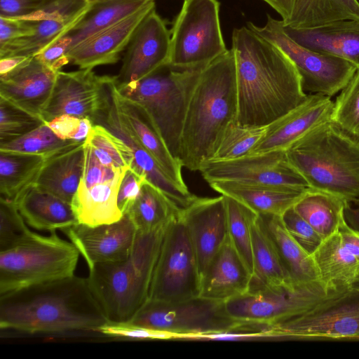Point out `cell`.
<instances>
[{"instance_id":"cell-1","label":"cell","mask_w":359,"mask_h":359,"mask_svg":"<svg viewBox=\"0 0 359 359\" xmlns=\"http://www.w3.org/2000/svg\"><path fill=\"white\" fill-rule=\"evenodd\" d=\"M238 113L243 126L266 127L306 97L292 61L248 27L233 29Z\"/></svg>"},{"instance_id":"cell-2","label":"cell","mask_w":359,"mask_h":359,"mask_svg":"<svg viewBox=\"0 0 359 359\" xmlns=\"http://www.w3.org/2000/svg\"><path fill=\"white\" fill-rule=\"evenodd\" d=\"M108 321L87 277L74 275L0 297V329L27 334L96 332Z\"/></svg>"},{"instance_id":"cell-3","label":"cell","mask_w":359,"mask_h":359,"mask_svg":"<svg viewBox=\"0 0 359 359\" xmlns=\"http://www.w3.org/2000/svg\"><path fill=\"white\" fill-rule=\"evenodd\" d=\"M237 113L236 61L230 49L203 68L192 92L180 140L182 166L196 171L212 158Z\"/></svg>"},{"instance_id":"cell-4","label":"cell","mask_w":359,"mask_h":359,"mask_svg":"<svg viewBox=\"0 0 359 359\" xmlns=\"http://www.w3.org/2000/svg\"><path fill=\"white\" fill-rule=\"evenodd\" d=\"M285 154L309 189L359 205V140L334 122L314 127Z\"/></svg>"},{"instance_id":"cell-5","label":"cell","mask_w":359,"mask_h":359,"mask_svg":"<svg viewBox=\"0 0 359 359\" xmlns=\"http://www.w3.org/2000/svg\"><path fill=\"white\" fill-rule=\"evenodd\" d=\"M168 224L150 231H137L131 253L126 259L88 268L89 285L108 321L130 320L149 299L154 269Z\"/></svg>"},{"instance_id":"cell-6","label":"cell","mask_w":359,"mask_h":359,"mask_svg":"<svg viewBox=\"0 0 359 359\" xmlns=\"http://www.w3.org/2000/svg\"><path fill=\"white\" fill-rule=\"evenodd\" d=\"M205 67L180 68L168 64L135 83L122 88L116 86L120 93L145 109L170 152L179 161L189 102Z\"/></svg>"},{"instance_id":"cell-7","label":"cell","mask_w":359,"mask_h":359,"mask_svg":"<svg viewBox=\"0 0 359 359\" xmlns=\"http://www.w3.org/2000/svg\"><path fill=\"white\" fill-rule=\"evenodd\" d=\"M258 339L359 341V280L334 289L305 311L280 322L255 324Z\"/></svg>"},{"instance_id":"cell-8","label":"cell","mask_w":359,"mask_h":359,"mask_svg":"<svg viewBox=\"0 0 359 359\" xmlns=\"http://www.w3.org/2000/svg\"><path fill=\"white\" fill-rule=\"evenodd\" d=\"M80 252L55 231L36 232L25 241L0 251V297L72 276Z\"/></svg>"},{"instance_id":"cell-9","label":"cell","mask_w":359,"mask_h":359,"mask_svg":"<svg viewBox=\"0 0 359 359\" xmlns=\"http://www.w3.org/2000/svg\"><path fill=\"white\" fill-rule=\"evenodd\" d=\"M128 322L171 339H193L229 332L241 323L227 314L224 302L200 297L175 303L148 299Z\"/></svg>"},{"instance_id":"cell-10","label":"cell","mask_w":359,"mask_h":359,"mask_svg":"<svg viewBox=\"0 0 359 359\" xmlns=\"http://www.w3.org/2000/svg\"><path fill=\"white\" fill-rule=\"evenodd\" d=\"M170 33L169 64L174 67H205L228 50L217 0H184Z\"/></svg>"},{"instance_id":"cell-11","label":"cell","mask_w":359,"mask_h":359,"mask_svg":"<svg viewBox=\"0 0 359 359\" xmlns=\"http://www.w3.org/2000/svg\"><path fill=\"white\" fill-rule=\"evenodd\" d=\"M180 214L165 232L151 280L150 300L175 303L199 297L198 262Z\"/></svg>"},{"instance_id":"cell-12","label":"cell","mask_w":359,"mask_h":359,"mask_svg":"<svg viewBox=\"0 0 359 359\" xmlns=\"http://www.w3.org/2000/svg\"><path fill=\"white\" fill-rule=\"evenodd\" d=\"M247 27L287 55L301 76L304 92L331 97L346 86L358 69L346 60L298 44L285 34L282 20L274 19L269 14L264 26L258 27L248 22Z\"/></svg>"},{"instance_id":"cell-13","label":"cell","mask_w":359,"mask_h":359,"mask_svg":"<svg viewBox=\"0 0 359 359\" xmlns=\"http://www.w3.org/2000/svg\"><path fill=\"white\" fill-rule=\"evenodd\" d=\"M330 290L320 280L291 282L278 287L250 288L225 302L224 307L227 314L236 321L270 325L305 311Z\"/></svg>"},{"instance_id":"cell-14","label":"cell","mask_w":359,"mask_h":359,"mask_svg":"<svg viewBox=\"0 0 359 359\" xmlns=\"http://www.w3.org/2000/svg\"><path fill=\"white\" fill-rule=\"evenodd\" d=\"M198 171L209 184L229 181L252 185L309 188L304 178L288 162L285 150L249 154L230 160L209 159Z\"/></svg>"},{"instance_id":"cell-15","label":"cell","mask_w":359,"mask_h":359,"mask_svg":"<svg viewBox=\"0 0 359 359\" xmlns=\"http://www.w3.org/2000/svg\"><path fill=\"white\" fill-rule=\"evenodd\" d=\"M171 33L153 8L141 21L126 49L119 72L118 88L135 83L169 64Z\"/></svg>"},{"instance_id":"cell-16","label":"cell","mask_w":359,"mask_h":359,"mask_svg":"<svg viewBox=\"0 0 359 359\" xmlns=\"http://www.w3.org/2000/svg\"><path fill=\"white\" fill-rule=\"evenodd\" d=\"M107 77L97 75L93 69L58 72L50 101L42 114L43 122L68 114L88 118L93 123L104 105Z\"/></svg>"},{"instance_id":"cell-17","label":"cell","mask_w":359,"mask_h":359,"mask_svg":"<svg viewBox=\"0 0 359 359\" xmlns=\"http://www.w3.org/2000/svg\"><path fill=\"white\" fill-rule=\"evenodd\" d=\"M114 78H111L107 91L104 105L93 122L100 124L121 140L129 148L133 156L130 168L144 175L147 180L160 189L180 208L188 206L196 197L187 187L177 184L161 168L153 156L149 154L135 139L117 109L112 91Z\"/></svg>"},{"instance_id":"cell-18","label":"cell","mask_w":359,"mask_h":359,"mask_svg":"<svg viewBox=\"0 0 359 359\" xmlns=\"http://www.w3.org/2000/svg\"><path fill=\"white\" fill-rule=\"evenodd\" d=\"M180 217L196 257L201 282L211 261L228 237L226 198L196 196Z\"/></svg>"},{"instance_id":"cell-19","label":"cell","mask_w":359,"mask_h":359,"mask_svg":"<svg viewBox=\"0 0 359 359\" xmlns=\"http://www.w3.org/2000/svg\"><path fill=\"white\" fill-rule=\"evenodd\" d=\"M62 231L78 249L88 268L126 259L137 233L127 215L110 224L90 226L77 223Z\"/></svg>"},{"instance_id":"cell-20","label":"cell","mask_w":359,"mask_h":359,"mask_svg":"<svg viewBox=\"0 0 359 359\" xmlns=\"http://www.w3.org/2000/svg\"><path fill=\"white\" fill-rule=\"evenodd\" d=\"M311 257L319 280L329 290L359 280V231L348 225L344 216Z\"/></svg>"},{"instance_id":"cell-21","label":"cell","mask_w":359,"mask_h":359,"mask_svg":"<svg viewBox=\"0 0 359 359\" xmlns=\"http://www.w3.org/2000/svg\"><path fill=\"white\" fill-rule=\"evenodd\" d=\"M333 106L330 97L307 95L300 104L267 126L250 154L285 151L314 127L331 121Z\"/></svg>"},{"instance_id":"cell-22","label":"cell","mask_w":359,"mask_h":359,"mask_svg":"<svg viewBox=\"0 0 359 359\" xmlns=\"http://www.w3.org/2000/svg\"><path fill=\"white\" fill-rule=\"evenodd\" d=\"M57 74L33 55L15 70L0 76V97L42 119Z\"/></svg>"},{"instance_id":"cell-23","label":"cell","mask_w":359,"mask_h":359,"mask_svg":"<svg viewBox=\"0 0 359 359\" xmlns=\"http://www.w3.org/2000/svg\"><path fill=\"white\" fill-rule=\"evenodd\" d=\"M155 8V1L117 23L90 36L68 53L70 63L80 69L117 62L144 18Z\"/></svg>"},{"instance_id":"cell-24","label":"cell","mask_w":359,"mask_h":359,"mask_svg":"<svg viewBox=\"0 0 359 359\" xmlns=\"http://www.w3.org/2000/svg\"><path fill=\"white\" fill-rule=\"evenodd\" d=\"M112 91L120 116L135 139L172 180L179 185L187 187L182 175L183 166L181 162L172 156L145 109L119 93L115 76Z\"/></svg>"},{"instance_id":"cell-25","label":"cell","mask_w":359,"mask_h":359,"mask_svg":"<svg viewBox=\"0 0 359 359\" xmlns=\"http://www.w3.org/2000/svg\"><path fill=\"white\" fill-rule=\"evenodd\" d=\"M252 279V275L228 236L201 279L199 297L225 302L248 292Z\"/></svg>"},{"instance_id":"cell-26","label":"cell","mask_w":359,"mask_h":359,"mask_svg":"<svg viewBox=\"0 0 359 359\" xmlns=\"http://www.w3.org/2000/svg\"><path fill=\"white\" fill-rule=\"evenodd\" d=\"M283 29L302 46L346 60L359 67V20H339L302 29L283 23Z\"/></svg>"},{"instance_id":"cell-27","label":"cell","mask_w":359,"mask_h":359,"mask_svg":"<svg viewBox=\"0 0 359 359\" xmlns=\"http://www.w3.org/2000/svg\"><path fill=\"white\" fill-rule=\"evenodd\" d=\"M212 189L243 204L257 215L282 216L307 192L309 188L252 185L229 181L209 183Z\"/></svg>"},{"instance_id":"cell-28","label":"cell","mask_w":359,"mask_h":359,"mask_svg":"<svg viewBox=\"0 0 359 359\" xmlns=\"http://www.w3.org/2000/svg\"><path fill=\"white\" fill-rule=\"evenodd\" d=\"M13 202L27 225L36 230L50 232L78 223L70 203L34 184Z\"/></svg>"},{"instance_id":"cell-29","label":"cell","mask_w":359,"mask_h":359,"mask_svg":"<svg viewBox=\"0 0 359 359\" xmlns=\"http://www.w3.org/2000/svg\"><path fill=\"white\" fill-rule=\"evenodd\" d=\"M250 226L253 259L250 288L278 287L295 282L285 267L261 217L253 211L250 215Z\"/></svg>"},{"instance_id":"cell-30","label":"cell","mask_w":359,"mask_h":359,"mask_svg":"<svg viewBox=\"0 0 359 359\" xmlns=\"http://www.w3.org/2000/svg\"><path fill=\"white\" fill-rule=\"evenodd\" d=\"M83 142L47 158L34 184L71 204L83 175Z\"/></svg>"},{"instance_id":"cell-31","label":"cell","mask_w":359,"mask_h":359,"mask_svg":"<svg viewBox=\"0 0 359 359\" xmlns=\"http://www.w3.org/2000/svg\"><path fill=\"white\" fill-rule=\"evenodd\" d=\"M121 180L90 187L79 184L71 203L79 224L95 226L115 222L123 217L117 203Z\"/></svg>"},{"instance_id":"cell-32","label":"cell","mask_w":359,"mask_h":359,"mask_svg":"<svg viewBox=\"0 0 359 359\" xmlns=\"http://www.w3.org/2000/svg\"><path fill=\"white\" fill-rule=\"evenodd\" d=\"M259 215L292 279L297 283L318 280V274L311 255L290 235L282 217L272 215Z\"/></svg>"},{"instance_id":"cell-33","label":"cell","mask_w":359,"mask_h":359,"mask_svg":"<svg viewBox=\"0 0 359 359\" xmlns=\"http://www.w3.org/2000/svg\"><path fill=\"white\" fill-rule=\"evenodd\" d=\"M154 1L101 0L92 4L83 18L67 33L72 39L71 49Z\"/></svg>"},{"instance_id":"cell-34","label":"cell","mask_w":359,"mask_h":359,"mask_svg":"<svg viewBox=\"0 0 359 359\" xmlns=\"http://www.w3.org/2000/svg\"><path fill=\"white\" fill-rule=\"evenodd\" d=\"M345 20H359L358 0H296L290 18L283 23L302 29Z\"/></svg>"},{"instance_id":"cell-35","label":"cell","mask_w":359,"mask_h":359,"mask_svg":"<svg viewBox=\"0 0 359 359\" xmlns=\"http://www.w3.org/2000/svg\"><path fill=\"white\" fill-rule=\"evenodd\" d=\"M180 208L157 187L146 181L127 215L137 231L147 232L168 225Z\"/></svg>"},{"instance_id":"cell-36","label":"cell","mask_w":359,"mask_h":359,"mask_svg":"<svg viewBox=\"0 0 359 359\" xmlns=\"http://www.w3.org/2000/svg\"><path fill=\"white\" fill-rule=\"evenodd\" d=\"M46 159L41 154L0 151L1 197L15 201L35 182Z\"/></svg>"},{"instance_id":"cell-37","label":"cell","mask_w":359,"mask_h":359,"mask_svg":"<svg viewBox=\"0 0 359 359\" xmlns=\"http://www.w3.org/2000/svg\"><path fill=\"white\" fill-rule=\"evenodd\" d=\"M347 203L334 195L309 188L293 208L324 239L339 225Z\"/></svg>"},{"instance_id":"cell-38","label":"cell","mask_w":359,"mask_h":359,"mask_svg":"<svg viewBox=\"0 0 359 359\" xmlns=\"http://www.w3.org/2000/svg\"><path fill=\"white\" fill-rule=\"evenodd\" d=\"M81 143L59 138L44 122L18 139L0 144V151L41 154L48 158Z\"/></svg>"},{"instance_id":"cell-39","label":"cell","mask_w":359,"mask_h":359,"mask_svg":"<svg viewBox=\"0 0 359 359\" xmlns=\"http://www.w3.org/2000/svg\"><path fill=\"white\" fill-rule=\"evenodd\" d=\"M103 165L117 170L130 168L133 156L124 142L100 124H94L84 141Z\"/></svg>"},{"instance_id":"cell-40","label":"cell","mask_w":359,"mask_h":359,"mask_svg":"<svg viewBox=\"0 0 359 359\" xmlns=\"http://www.w3.org/2000/svg\"><path fill=\"white\" fill-rule=\"evenodd\" d=\"M225 198L229 238L253 276L252 237L250 226V215L252 210L231 197L225 196Z\"/></svg>"},{"instance_id":"cell-41","label":"cell","mask_w":359,"mask_h":359,"mask_svg":"<svg viewBox=\"0 0 359 359\" xmlns=\"http://www.w3.org/2000/svg\"><path fill=\"white\" fill-rule=\"evenodd\" d=\"M266 128L243 126L236 121L230 123L222 136L212 158L230 160L249 154L265 134Z\"/></svg>"},{"instance_id":"cell-42","label":"cell","mask_w":359,"mask_h":359,"mask_svg":"<svg viewBox=\"0 0 359 359\" xmlns=\"http://www.w3.org/2000/svg\"><path fill=\"white\" fill-rule=\"evenodd\" d=\"M331 121L359 140V67L334 102Z\"/></svg>"},{"instance_id":"cell-43","label":"cell","mask_w":359,"mask_h":359,"mask_svg":"<svg viewBox=\"0 0 359 359\" xmlns=\"http://www.w3.org/2000/svg\"><path fill=\"white\" fill-rule=\"evenodd\" d=\"M44 122L0 97V144L18 139Z\"/></svg>"},{"instance_id":"cell-44","label":"cell","mask_w":359,"mask_h":359,"mask_svg":"<svg viewBox=\"0 0 359 359\" xmlns=\"http://www.w3.org/2000/svg\"><path fill=\"white\" fill-rule=\"evenodd\" d=\"M15 203L0 198V251L15 247L34 234Z\"/></svg>"},{"instance_id":"cell-45","label":"cell","mask_w":359,"mask_h":359,"mask_svg":"<svg viewBox=\"0 0 359 359\" xmlns=\"http://www.w3.org/2000/svg\"><path fill=\"white\" fill-rule=\"evenodd\" d=\"M84 165L80 185L90 187L97 184L122 179L125 171L106 166L97 159L91 147L83 142Z\"/></svg>"},{"instance_id":"cell-46","label":"cell","mask_w":359,"mask_h":359,"mask_svg":"<svg viewBox=\"0 0 359 359\" xmlns=\"http://www.w3.org/2000/svg\"><path fill=\"white\" fill-rule=\"evenodd\" d=\"M283 222L290 235L310 255L321 243V236L294 209H288L282 216Z\"/></svg>"},{"instance_id":"cell-47","label":"cell","mask_w":359,"mask_h":359,"mask_svg":"<svg viewBox=\"0 0 359 359\" xmlns=\"http://www.w3.org/2000/svg\"><path fill=\"white\" fill-rule=\"evenodd\" d=\"M71 46L72 39L66 34L39 50L34 57L51 69L58 72L64 66L70 63L68 53Z\"/></svg>"},{"instance_id":"cell-48","label":"cell","mask_w":359,"mask_h":359,"mask_svg":"<svg viewBox=\"0 0 359 359\" xmlns=\"http://www.w3.org/2000/svg\"><path fill=\"white\" fill-rule=\"evenodd\" d=\"M146 181L147 180L144 175L131 168L125 171L117 196L118 206L123 215L128 213Z\"/></svg>"},{"instance_id":"cell-49","label":"cell","mask_w":359,"mask_h":359,"mask_svg":"<svg viewBox=\"0 0 359 359\" xmlns=\"http://www.w3.org/2000/svg\"><path fill=\"white\" fill-rule=\"evenodd\" d=\"M34 31V23L32 20L0 16V46L29 36Z\"/></svg>"},{"instance_id":"cell-50","label":"cell","mask_w":359,"mask_h":359,"mask_svg":"<svg viewBox=\"0 0 359 359\" xmlns=\"http://www.w3.org/2000/svg\"><path fill=\"white\" fill-rule=\"evenodd\" d=\"M43 0H0V16L22 18L35 11Z\"/></svg>"},{"instance_id":"cell-51","label":"cell","mask_w":359,"mask_h":359,"mask_svg":"<svg viewBox=\"0 0 359 359\" xmlns=\"http://www.w3.org/2000/svg\"><path fill=\"white\" fill-rule=\"evenodd\" d=\"M81 119L76 116L62 114L45 122L53 132L63 140H72L79 130Z\"/></svg>"},{"instance_id":"cell-52","label":"cell","mask_w":359,"mask_h":359,"mask_svg":"<svg viewBox=\"0 0 359 359\" xmlns=\"http://www.w3.org/2000/svg\"><path fill=\"white\" fill-rule=\"evenodd\" d=\"M273 8L282 18L283 22L290 18L296 0H262Z\"/></svg>"},{"instance_id":"cell-53","label":"cell","mask_w":359,"mask_h":359,"mask_svg":"<svg viewBox=\"0 0 359 359\" xmlns=\"http://www.w3.org/2000/svg\"><path fill=\"white\" fill-rule=\"evenodd\" d=\"M31 56H11L0 58V76L6 75L26 62Z\"/></svg>"},{"instance_id":"cell-54","label":"cell","mask_w":359,"mask_h":359,"mask_svg":"<svg viewBox=\"0 0 359 359\" xmlns=\"http://www.w3.org/2000/svg\"><path fill=\"white\" fill-rule=\"evenodd\" d=\"M344 214L348 225L359 231V205L353 207L351 203H347L344 207Z\"/></svg>"},{"instance_id":"cell-55","label":"cell","mask_w":359,"mask_h":359,"mask_svg":"<svg viewBox=\"0 0 359 359\" xmlns=\"http://www.w3.org/2000/svg\"><path fill=\"white\" fill-rule=\"evenodd\" d=\"M80 119L81 121L79 130L73 137L72 140L83 142L87 138L93 126V123L88 118H82Z\"/></svg>"},{"instance_id":"cell-56","label":"cell","mask_w":359,"mask_h":359,"mask_svg":"<svg viewBox=\"0 0 359 359\" xmlns=\"http://www.w3.org/2000/svg\"><path fill=\"white\" fill-rule=\"evenodd\" d=\"M88 4H90V5L92 4H94L101 0H86Z\"/></svg>"},{"instance_id":"cell-57","label":"cell","mask_w":359,"mask_h":359,"mask_svg":"<svg viewBox=\"0 0 359 359\" xmlns=\"http://www.w3.org/2000/svg\"><path fill=\"white\" fill-rule=\"evenodd\" d=\"M358 1H359V0H358Z\"/></svg>"}]
</instances>
